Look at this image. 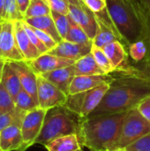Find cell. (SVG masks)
I'll list each match as a JSON object with an SVG mask.
<instances>
[{"mask_svg":"<svg viewBox=\"0 0 150 151\" xmlns=\"http://www.w3.org/2000/svg\"><path fill=\"white\" fill-rule=\"evenodd\" d=\"M112 73L114 80L110 83L102 102L90 116L129 111L150 96L149 78L119 71H114Z\"/></svg>","mask_w":150,"mask_h":151,"instance_id":"cell-1","label":"cell"},{"mask_svg":"<svg viewBox=\"0 0 150 151\" xmlns=\"http://www.w3.org/2000/svg\"><path fill=\"white\" fill-rule=\"evenodd\" d=\"M107 11L126 46L146 41L149 24L140 0H106Z\"/></svg>","mask_w":150,"mask_h":151,"instance_id":"cell-2","label":"cell"},{"mask_svg":"<svg viewBox=\"0 0 150 151\" xmlns=\"http://www.w3.org/2000/svg\"><path fill=\"white\" fill-rule=\"evenodd\" d=\"M127 112L102 114L84 119L78 135L82 146L90 151L113 150Z\"/></svg>","mask_w":150,"mask_h":151,"instance_id":"cell-3","label":"cell"},{"mask_svg":"<svg viewBox=\"0 0 150 151\" xmlns=\"http://www.w3.org/2000/svg\"><path fill=\"white\" fill-rule=\"evenodd\" d=\"M83 119L69 110L65 105L51 108L47 111L42 128L34 144L45 146L58 137L78 134Z\"/></svg>","mask_w":150,"mask_h":151,"instance_id":"cell-4","label":"cell"},{"mask_svg":"<svg viewBox=\"0 0 150 151\" xmlns=\"http://www.w3.org/2000/svg\"><path fill=\"white\" fill-rule=\"evenodd\" d=\"M109 88L110 83H107L84 92L68 95L65 106L81 119H87L100 104Z\"/></svg>","mask_w":150,"mask_h":151,"instance_id":"cell-5","label":"cell"},{"mask_svg":"<svg viewBox=\"0 0 150 151\" xmlns=\"http://www.w3.org/2000/svg\"><path fill=\"white\" fill-rule=\"evenodd\" d=\"M149 133V121L139 112L137 108L130 110L125 118L114 150H123Z\"/></svg>","mask_w":150,"mask_h":151,"instance_id":"cell-6","label":"cell"},{"mask_svg":"<svg viewBox=\"0 0 150 151\" xmlns=\"http://www.w3.org/2000/svg\"><path fill=\"white\" fill-rule=\"evenodd\" d=\"M25 60L18 46L13 21L0 19V62Z\"/></svg>","mask_w":150,"mask_h":151,"instance_id":"cell-7","label":"cell"},{"mask_svg":"<svg viewBox=\"0 0 150 151\" xmlns=\"http://www.w3.org/2000/svg\"><path fill=\"white\" fill-rule=\"evenodd\" d=\"M37 97L39 108L48 111L65 105L67 95L44 77L37 74Z\"/></svg>","mask_w":150,"mask_h":151,"instance_id":"cell-8","label":"cell"},{"mask_svg":"<svg viewBox=\"0 0 150 151\" xmlns=\"http://www.w3.org/2000/svg\"><path fill=\"white\" fill-rule=\"evenodd\" d=\"M46 112V110L36 108L35 110H33L26 114L20 127L24 142V151L32 145H34V142L42 128Z\"/></svg>","mask_w":150,"mask_h":151,"instance_id":"cell-9","label":"cell"},{"mask_svg":"<svg viewBox=\"0 0 150 151\" xmlns=\"http://www.w3.org/2000/svg\"><path fill=\"white\" fill-rule=\"evenodd\" d=\"M69 16L86 32L88 36L93 41L95 38L98 24L96 16L82 1L79 4H72L69 6Z\"/></svg>","mask_w":150,"mask_h":151,"instance_id":"cell-10","label":"cell"},{"mask_svg":"<svg viewBox=\"0 0 150 151\" xmlns=\"http://www.w3.org/2000/svg\"><path fill=\"white\" fill-rule=\"evenodd\" d=\"M17 73L22 88L27 91L38 104L37 97V74L33 71L26 60L8 62ZM39 106V104H38Z\"/></svg>","mask_w":150,"mask_h":151,"instance_id":"cell-11","label":"cell"},{"mask_svg":"<svg viewBox=\"0 0 150 151\" xmlns=\"http://www.w3.org/2000/svg\"><path fill=\"white\" fill-rule=\"evenodd\" d=\"M27 62L36 74H42L59 68L72 65L76 61L72 59H68L58 56H55L47 52L42 54L40 57H38L34 60H30Z\"/></svg>","mask_w":150,"mask_h":151,"instance_id":"cell-12","label":"cell"},{"mask_svg":"<svg viewBox=\"0 0 150 151\" xmlns=\"http://www.w3.org/2000/svg\"><path fill=\"white\" fill-rule=\"evenodd\" d=\"M113 73L97 75H78L75 76L69 88V95L84 92L103 84L111 83L114 80Z\"/></svg>","mask_w":150,"mask_h":151,"instance_id":"cell-13","label":"cell"},{"mask_svg":"<svg viewBox=\"0 0 150 151\" xmlns=\"http://www.w3.org/2000/svg\"><path fill=\"white\" fill-rule=\"evenodd\" d=\"M93 42L89 43H76L63 40L57 46L49 51L50 54L58 56L64 58L72 59L77 61L80 58L91 52Z\"/></svg>","mask_w":150,"mask_h":151,"instance_id":"cell-14","label":"cell"},{"mask_svg":"<svg viewBox=\"0 0 150 151\" xmlns=\"http://www.w3.org/2000/svg\"><path fill=\"white\" fill-rule=\"evenodd\" d=\"M13 24H14V32H15L16 41L24 57V59L26 61H30L40 57L42 53L37 50V48L34 45V43L29 39L23 27L22 20L13 21Z\"/></svg>","mask_w":150,"mask_h":151,"instance_id":"cell-15","label":"cell"},{"mask_svg":"<svg viewBox=\"0 0 150 151\" xmlns=\"http://www.w3.org/2000/svg\"><path fill=\"white\" fill-rule=\"evenodd\" d=\"M44 77L46 80L50 81L52 84L57 86L59 89H61L67 96L69 95V88L72 81H73L75 74L74 65L59 68L51 72H48L42 74H40Z\"/></svg>","mask_w":150,"mask_h":151,"instance_id":"cell-16","label":"cell"},{"mask_svg":"<svg viewBox=\"0 0 150 151\" xmlns=\"http://www.w3.org/2000/svg\"><path fill=\"white\" fill-rule=\"evenodd\" d=\"M20 127L11 126L1 131L0 148L3 151H24Z\"/></svg>","mask_w":150,"mask_h":151,"instance_id":"cell-17","label":"cell"},{"mask_svg":"<svg viewBox=\"0 0 150 151\" xmlns=\"http://www.w3.org/2000/svg\"><path fill=\"white\" fill-rule=\"evenodd\" d=\"M24 20L29 26L49 34L57 43L63 41L62 37L60 36L56 27V25H55V22L53 20L51 14L41 16V17L27 18V19H24Z\"/></svg>","mask_w":150,"mask_h":151,"instance_id":"cell-18","label":"cell"},{"mask_svg":"<svg viewBox=\"0 0 150 151\" xmlns=\"http://www.w3.org/2000/svg\"><path fill=\"white\" fill-rule=\"evenodd\" d=\"M48 151H77L83 148L78 134H69L52 140L45 146Z\"/></svg>","mask_w":150,"mask_h":151,"instance_id":"cell-19","label":"cell"},{"mask_svg":"<svg viewBox=\"0 0 150 151\" xmlns=\"http://www.w3.org/2000/svg\"><path fill=\"white\" fill-rule=\"evenodd\" d=\"M103 51L110 59L114 70L119 69L127 62V54L125 45L119 41H114L103 48Z\"/></svg>","mask_w":150,"mask_h":151,"instance_id":"cell-20","label":"cell"},{"mask_svg":"<svg viewBox=\"0 0 150 151\" xmlns=\"http://www.w3.org/2000/svg\"><path fill=\"white\" fill-rule=\"evenodd\" d=\"M1 81L14 101L17 95L22 89V87L17 73L14 71V69L10 65L8 62L4 63V65Z\"/></svg>","mask_w":150,"mask_h":151,"instance_id":"cell-21","label":"cell"},{"mask_svg":"<svg viewBox=\"0 0 150 151\" xmlns=\"http://www.w3.org/2000/svg\"><path fill=\"white\" fill-rule=\"evenodd\" d=\"M74 69L76 76L106 74L104 71L98 65L95 59V57L91 52L78 59L74 63Z\"/></svg>","mask_w":150,"mask_h":151,"instance_id":"cell-22","label":"cell"},{"mask_svg":"<svg viewBox=\"0 0 150 151\" xmlns=\"http://www.w3.org/2000/svg\"><path fill=\"white\" fill-rule=\"evenodd\" d=\"M97 19V24H98V29L96 32V35L95 38L93 39V44L99 47V48H103L105 45L108 43L114 42V41H119L114 32L108 27L106 26L101 19H99L96 17Z\"/></svg>","mask_w":150,"mask_h":151,"instance_id":"cell-23","label":"cell"},{"mask_svg":"<svg viewBox=\"0 0 150 151\" xmlns=\"http://www.w3.org/2000/svg\"><path fill=\"white\" fill-rule=\"evenodd\" d=\"M66 41L76 43H89L93 41L88 36L86 32L69 16V30L65 37Z\"/></svg>","mask_w":150,"mask_h":151,"instance_id":"cell-24","label":"cell"},{"mask_svg":"<svg viewBox=\"0 0 150 151\" xmlns=\"http://www.w3.org/2000/svg\"><path fill=\"white\" fill-rule=\"evenodd\" d=\"M27 112L15 109L10 112L4 113L0 116V131L11 127V126H19L21 127L23 119Z\"/></svg>","mask_w":150,"mask_h":151,"instance_id":"cell-25","label":"cell"},{"mask_svg":"<svg viewBox=\"0 0 150 151\" xmlns=\"http://www.w3.org/2000/svg\"><path fill=\"white\" fill-rule=\"evenodd\" d=\"M51 10L46 0H30L29 5L24 14V19L41 17L50 14Z\"/></svg>","mask_w":150,"mask_h":151,"instance_id":"cell-26","label":"cell"},{"mask_svg":"<svg viewBox=\"0 0 150 151\" xmlns=\"http://www.w3.org/2000/svg\"><path fill=\"white\" fill-rule=\"evenodd\" d=\"M2 19L7 21L24 19V16L20 13L16 0H4Z\"/></svg>","mask_w":150,"mask_h":151,"instance_id":"cell-27","label":"cell"},{"mask_svg":"<svg viewBox=\"0 0 150 151\" xmlns=\"http://www.w3.org/2000/svg\"><path fill=\"white\" fill-rule=\"evenodd\" d=\"M14 104L17 109L26 112H29L33 110H35L36 108H39L34 98L23 88L19 91L14 99Z\"/></svg>","mask_w":150,"mask_h":151,"instance_id":"cell-28","label":"cell"},{"mask_svg":"<svg viewBox=\"0 0 150 151\" xmlns=\"http://www.w3.org/2000/svg\"><path fill=\"white\" fill-rule=\"evenodd\" d=\"M91 53L95 57V59L98 64V65L104 71L106 74H110L115 71L110 59L108 58L107 55L105 54V52L102 48H99L93 44L91 49Z\"/></svg>","mask_w":150,"mask_h":151,"instance_id":"cell-29","label":"cell"},{"mask_svg":"<svg viewBox=\"0 0 150 151\" xmlns=\"http://www.w3.org/2000/svg\"><path fill=\"white\" fill-rule=\"evenodd\" d=\"M128 51L130 57L135 62H141L143 61L148 53V48L146 42L143 40L137 41L133 43H131L128 46Z\"/></svg>","mask_w":150,"mask_h":151,"instance_id":"cell-30","label":"cell"},{"mask_svg":"<svg viewBox=\"0 0 150 151\" xmlns=\"http://www.w3.org/2000/svg\"><path fill=\"white\" fill-rule=\"evenodd\" d=\"M16 109L14 101L12 97L10 96L6 88H4V84L1 81L0 84V116L14 111Z\"/></svg>","mask_w":150,"mask_h":151,"instance_id":"cell-31","label":"cell"},{"mask_svg":"<svg viewBox=\"0 0 150 151\" xmlns=\"http://www.w3.org/2000/svg\"><path fill=\"white\" fill-rule=\"evenodd\" d=\"M50 14L53 18L56 27H57L60 36L62 37L63 40H65L67 35L68 30H69V15L60 14V13L53 12V11H51Z\"/></svg>","mask_w":150,"mask_h":151,"instance_id":"cell-32","label":"cell"},{"mask_svg":"<svg viewBox=\"0 0 150 151\" xmlns=\"http://www.w3.org/2000/svg\"><path fill=\"white\" fill-rule=\"evenodd\" d=\"M22 24H23V27H24V28H25V30H26V32H27L28 37H29V39H30L31 42L34 43V45L37 48V50H38L42 54H44V53L49 52L48 48H47V47L41 42V40L38 38V36L36 35V34H35V32L34 31L33 27H32L31 26H29L24 19L22 20Z\"/></svg>","mask_w":150,"mask_h":151,"instance_id":"cell-33","label":"cell"},{"mask_svg":"<svg viewBox=\"0 0 150 151\" xmlns=\"http://www.w3.org/2000/svg\"><path fill=\"white\" fill-rule=\"evenodd\" d=\"M123 151H150V133L139 139L131 145L126 147Z\"/></svg>","mask_w":150,"mask_h":151,"instance_id":"cell-34","label":"cell"},{"mask_svg":"<svg viewBox=\"0 0 150 151\" xmlns=\"http://www.w3.org/2000/svg\"><path fill=\"white\" fill-rule=\"evenodd\" d=\"M50 10L60 14L69 15L70 3L67 0H46Z\"/></svg>","mask_w":150,"mask_h":151,"instance_id":"cell-35","label":"cell"},{"mask_svg":"<svg viewBox=\"0 0 150 151\" xmlns=\"http://www.w3.org/2000/svg\"><path fill=\"white\" fill-rule=\"evenodd\" d=\"M33 29H34V31L35 32L36 35L38 36V38L41 40V42L48 48L49 51L51 50L52 49H54V48L57 46V42L49 35V34H47V33H45V32H43V31H42V30H39V29H37V28H34V27H33Z\"/></svg>","mask_w":150,"mask_h":151,"instance_id":"cell-36","label":"cell"},{"mask_svg":"<svg viewBox=\"0 0 150 151\" xmlns=\"http://www.w3.org/2000/svg\"><path fill=\"white\" fill-rule=\"evenodd\" d=\"M82 1L95 13L100 12L107 8L106 0H82Z\"/></svg>","mask_w":150,"mask_h":151,"instance_id":"cell-37","label":"cell"},{"mask_svg":"<svg viewBox=\"0 0 150 151\" xmlns=\"http://www.w3.org/2000/svg\"><path fill=\"white\" fill-rule=\"evenodd\" d=\"M136 108L139 112L150 122V96L143 99Z\"/></svg>","mask_w":150,"mask_h":151,"instance_id":"cell-38","label":"cell"},{"mask_svg":"<svg viewBox=\"0 0 150 151\" xmlns=\"http://www.w3.org/2000/svg\"><path fill=\"white\" fill-rule=\"evenodd\" d=\"M138 68L140 69L141 76L150 79V60L143 61V65L141 67H138Z\"/></svg>","mask_w":150,"mask_h":151,"instance_id":"cell-39","label":"cell"},{"mask_svg":"<svg viewBox=\"0 0 150 151\" xmlns=\"http://www.w3.org/2000/svg\"><path fill=\"white\" fill-rule=\"evenodd\" d=\"M17 1V4H18V7H19V10L20 12V13L24 16L28 5H29V3H30V0H16Z\"/></svg>","mask_w":150,"mask_h":151,"instance_id":"cell-40","label":"cell"},{"mask_svg":"<svg viewBox=\"0 0 150 151\" xmlns=\"http://www.w3.org/2000/svg\"><path fill=\"white\" fill-rule=\"evenodd\" d=\"M140 1L143 6V9L149 19V24L150 25V0H140Z\"/></svg>","mask_w":150,"mask_h":151,"instance_id":"cell-41","label":"cell"},{"mask_svg":"<svg viewBox=\"0 0 150 151\" xmlns=\"http://www.w3.org/2000/svg\"><path fill=\"white\" fill-rule=\"evenodd\" d=\"M146 42V45H147V48H148V53H147V57L146 58L143 60H150V25H149V34H148V37L145 41Z\"/></svg>","mask_w":150,"mask_h":151,"instance_id":"cell-42","label":"cell"},{"mask_svg":"<svg viewBox=\"0 0 150 151\" xmlns=\"http://www.w3.org/2000/svg\"><path fill=\"white\" fill-rule=\"evenodd\" d=\"M72 4H79L82 2V0H67Z\"/></svg>","mask_w":150,"mask_h":151,"instance_id":"cell-43","label":"cell"},{"mask_svg":"<svg viewBox=\"0 0 150 151\" xmlns=\"http://www.w3.org/2000/svg\"><path fill=\"white\" fill-rule=\"evenodd\" d=\"M3 4L4 0H0V19H2L3 17Z\"/></svg>","mask_w":150,"mask_h":151,"instance_id":"cell-44","label":"cell"},{"mask_svg":"<svg viewBox=\"0 0 150 151\" xmlns=\"http://www.w3.org/2000/svg\"><path fill=\"white\" fill-rule=\"evenodd\" d=\"M4 65V62H0V84H1V81H2V72H3Z\"/></svg>","mask_w":150,"mask_h":151,"instance_id":"cell-45","label":"cell"},{"mask_svg":"<svg viewBox=\"0 0 150 151\" xmlns=\"http://www.w3.org/2000/svg\"><path fill=\"white\" fill-rule=\"evenodd\" d=\"M111 151H123L122 150H111Z\"/></svg>","mask_w":150,"mask_h":151,"instance_id":"cell-46","label":"cell"},{"mask_svg":"<svg viewBox=\"0 0 150 151\" xmlns=\"http://www.w3.org/2000/svg\"><path fill=\"white\" fill-rule=\"evenodd\" d=\"M77 151H84V150H83L81 149V150H77Z\"/></svg>","mask_w":150,"mask_h":151,"instance_id":"cell-47","label":"cell"},{"mask_svg":"<svg viewBox=\"0 0 150 151\" xmlns=\"http://www.w3.org/2000/svg\"><path fill=\"white\" fill-rule=\"evenodd\" d=\"M0 138H1V131H0Z\"/></svg>","mask_w":150,"mask_h":151,"instance_id":"cell-48","label":"cell"},{"mask_svg":"<svg viewBox=\"0 0 150 151\" xmlns=\"http://www.w3.org/2000/svg\"><path fill=\"white\" fill-rule=\"evenodd\" d=\"M0 151H3V150H2V149H1V148H0Z\"/></svg>","mask_w":150,"mask_h":151,"instance_id":"cell-49","label":"cell"}]
</instances>
